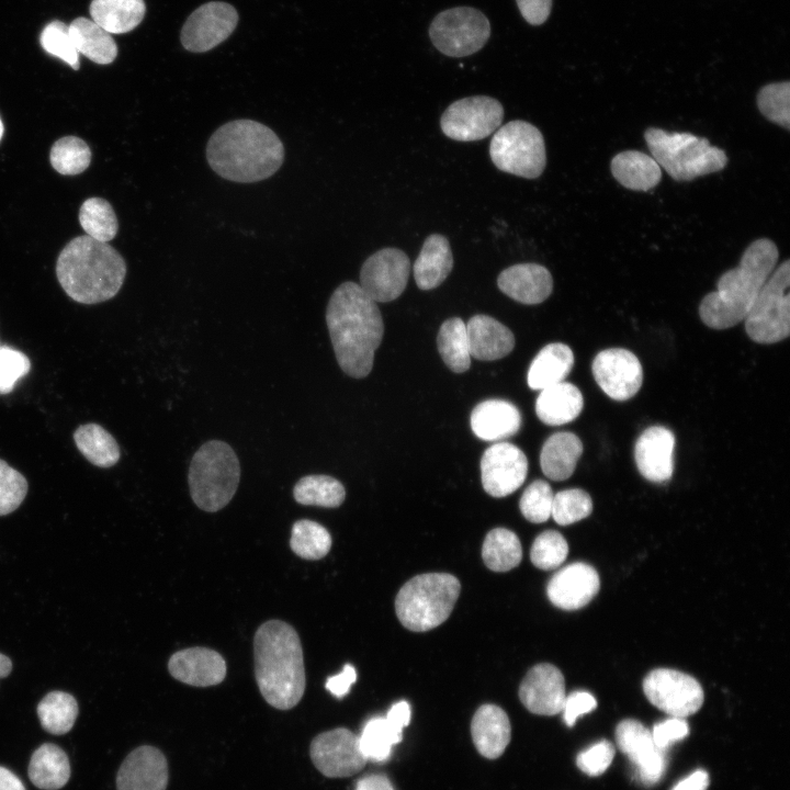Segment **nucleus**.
I'll use <instances>...</instances> for the list:
<instances>
[{
  "mask_svg": "<svg viewBox=\"0 0 790 790\" xmlns=\"http://www.w3.org/2000/svg\"><path fill=\"white\" fill-rule=\"evenodd\" d=\"M240 478L239 461L226 442L211 440L194 453L188 474L191 498L204 511L223 509L234 497Z\"/></svg>",
  "mask_w": 790,
  "mask_h": 790,
  "instance_id": "obj_8",
  "label": "nucleus"
},
{
  "mask_svg": "<svg viewBox=\"0 0 790 790\" xmlns=\"http://www.w3.org/2000/svg\"><path fill=\"white\" fill-rule=\"evenodd\" d=\"M396 729L403 731L410 721V706L407 701H398L394 703L386 716H385Z\"/></svg>",
  "mask_w": 790,
  "mask_h": 790,
  "instance_id": "obj_58",
  "label": "nucleus"
},
{
  "mask_svg": "<svg viewBox=\"0 0 790 790\" xmlns=\"http://www.w3.org/2000/svg\"><path fill=\"white\" fill-rule=\"evenodd\" d=\"M591 511V498L583 489H564L553 496L551 517L561 526L577 522L588 517Z\"/></svg>",
  "mask_w": 790,
  "mask_h": 790,
  "instance_id": "obj_47",
  "label": "nucleus"
},
{
  "mask_svg": "<svg viewBox=\"0 0 790 790\" xmlns=\"http://www.w3.org/2000/svg\"><path fill=\"white\" fill-rule=\"evenodd\" d=\"M403 738V731L396 729L385 716L366 721L358 736L359 746L368 760L385 761L392 747Z\"/></svg>",
  "mask_w": 790,
  "mask_h": 790,
  "instance_id": "obj_41",
  "label": "nucleus"
},
{
  "mask_svg": "<svg viewBox=\"0 0 790 790\" xmlns=\"http://www.w3.org/2000/svg\"><path fill=\"white\" fill-rule=\"evenodd\" d=\"M68 29L77 52L90 60L106 65L116 58L117 46L112 35L92 20L77 18Z\"/></svg>",
  "mask_w": 790,
  "mask_h": 790,
  "instance_id": "obj_36",
  "label": "nucleus"
},
{
  "mask_svg": "<svg viewBox=\"0 0 790 790\" xmlns=\"http://www.w3.org/2000/svg\"><path fill=\"white\" fill-rule=\"evenodd\" d=\"M29 777L40 789H60L70 777V764L66 753L50 743L41 745L31 757Z\"/></svg>",
  "mask_w": 790,
  "mask_h": 790,
  "instance_id": "obj_34",
  "label": "nucleus"
},
{
  "mask_svg": "<svg viewBox=\"0 0 790 790\" xmlns=\"http://www.w3.org/2000/svg\"><path fill=\"white\" fill-rule=\"evenodd\" d=\"M72 437L79 452L91 464L98 467H111L119 462L120 447L114 437L102 426L94 422L81 425Z\"/></svg>",
  "mask_w": 790,
  "mask_h": 790,
  "instance_id": "obj_37",
  "label": "nucleus"
},
{
  "mask_svg": "<svg viewBox=\"0 0 790 790\" xmlns=\"http://www.w3.org/2000/svg\"><path fill=\"white\" fill-rule=\"evenodd\" d=\"M482 557L494 572H507L519 565L522 549L516 533L505 528L489 531L484 540Z\"/></svg>",
  "mask_w": 790,
  "mask_h": 790,
  "instance_id": "obj_39",
  "label": "nucleus"
},
{
  "mask_svg": "<svg viewBox=\"0 0 790 790\" xmlns=\"http://www.w3.org/2000/svg\"><path fill=\"white\" fill-rule=\"evenodd\" d=\"M79 222L88 236L102 242L112 240L119 230L115 212L102 198H90L82 203Z\"/></svg>",
  "mask_w": 790,
  "mask_h": 790,
  "instance_id": "obj_43",
  "label": "nucleus"
},
{
  "mask_svg": "<svg viewBox=\"0 0 790 790\" xmlns=\"http://www.w3.org/2000/svg\"><path fill=\"white\" fill-rule=\"evenodd\" d=\"M167 785V759L158 748L148 745L134 749L116 777L117 790H166Z\"/></svg>",
  "mask_w": 790,
  "mask_h": 790,
  "instance_id": "obj_23",
  "label": "nucleus"
},
{
  "mask_svg": "<svg viewBox=\"0 0 790 790\" xmlns=\"http://www.w3.org/2000/svg\"><path fill=\"white\" fill-rule=\"evenodd\" d=\"M643 691L648 701L676 718L696 713L703 703V690L690 675L675 669L657 668L643 680Z\"/></svg>",
  "mask_w": 790,
  "mask_h": 790,
  "instance_id": "obj_13",
  "label": "nucleus"
},
{
  "mask_svg": "<svg viewBox=\"0 0 790 790\" xmlns=\"http://www.w3.org/2000/svg\"><path fill=\"white\" fill-rule=\"evenodd\" d=\"M489 156L500 171L527 179L540 177L546 165L542 133L522 120L510 121L494 133Z\"/></svg>",
  "mask_w": 790,
  "mask_h": 790,
  "instance_id": "obj_9",
  "label": "nucleus"
},
{
  "mask_svg": "<svg viewBox=\"0 0 790 790\" xmlns=\"http://www.w3.org/2000/svg\"><path fill=\"white\" fill-rule=\"evenodd\" d=\"M553 496L549 483L542 479L532 482L520 498L521 514L527 520L534 523L546 521L551 517Z\"/></svg>",
  "mask_w": 790,
  "mask_h": 790,
  "instance_id": "obj_50",
  "label": "nucleus"
},
{
  "mask_svg": "<svg viewBox=\"0 0 790 790\" xmlns=\"http://www.w3.org/2000/svg\"><path fill=\"white\" fill-rule=\"evenodd\" d=\"M460 589L459 579L451 574L417 575L409 579L396 596L397 618L410 631L431 630L449 618Z\"/></svg>",
  "mask_w": 790,
  "mask_h": 790,
  "instance_id": "obj_7",
  "label": "nucleus"
},
{
  "mask_svg": "<svg viewBox=\"0 0 790 790\" xmlns=\"http://www.w3.org/2000/svg\"><path fill=\"white\" fill-rule=\"evenodd\" d=\"M31 369V362L22 351L8 346H0V395L13 391L15 383L24 377Z\"/></svg>",
  "mask_w": 790,
  "mask_h": 790,
  "instance_id": "obj_52",
  "label": "nucleus"
},
{
  "mask_svg": "<svg viewBox=\"0 0 790 790\" xmlns=\"http://www.w3.org/2000/svg\"><path fill=\"white\" fill-rule=\"evenodd\" d=\"M616 742L633 764L642 785L650 787L661 780L667 766L666 751L655 745L647 727L633 719L623 720L616 727Z\"/></svg>",
  "mask_w": 790,
  "mask_h": 790,
  "instance_id": "obj_17",
  "label": "nucleus"
},
{
  "mask_svg": "<svg viewBox=\"0 0 790 790\" xmlns=\"http://www.w3.org/2000/svg\"><path fill=\"white\" fill-rule=\"evenodd\" d=\"M326 323L341 370L351 377H365L384 334L376 303L358 283L343 282L329 298Z\"/></svg>",
  "mask_w": 790,
  "mask_h": 790,
  "instance_id": "obj_1",
  "label": "nucleus"
},
{
  "mask_svg": "<svg viewBox=\"0 0 790 790\" xmlns=\"http://www.w3.org/2000/svg\"><path fill=\"white\" fill-rule=\"evenodd\" d=\"M583 453L580 439L572 432H556L544 442L540 465L542 472L552 481L567 479L575 471Z\"/></svg>",
  "mask_w": 790,
  "mask_h": 790,
  "instance_id": "obj_32",
  "label": "nucleus"
},
{
  "mask_svg": "<svg viewBox=\"0 0 790 790\" xmlns=\"http://www.w3.org/2000/svg\"><path fill=\"white\" fill-rule=\"evenodd\" d=\"M311 758L326 777H349L360 771L368 759L362 754L358 736L346 727L318 734L311 743Z\"/></svg>",
  "mask_w": 790,
  "mask_h": 790,
  "instance_id": "obj_15",
  "label": "nucleus"
},
{
  "mask_svg": "<svg viewBox=\"0 0 790 790\" xmlns=\"http://www.w3.org/2000/svg\"><path fill=\"white\" fill-rule=\"evenodd\" d=\"M651 733L655 745L666 751L672 743L681 741L689 734V725L685 719L672 716L655 724Z\"/></svg>",
  "mask_w": 790,
  "mask_h": 790,
  "instance_id": "obj_54",
  "label": "nucleus"
},
{
  "mask_svg": "<svg viewBox=\"0 0 790 790\" xmlns=\"http://www.w3.org/2000/svg\"><path fill=\"white\" fill-rule=\"evenodd\" d=\"M759 112L768 121L790 129V82H772L760 88L756 97Z\"/></svg>",
  "mask_w": 790,
  "mask_h": 790,
  "instance_id": "obj_46",
  "label": "nucleus"
},
{
  "mask_svg": "<svg viewBox=\"0 0 790 790\" xmlns=\"http://www.w3.org/2000/svg\"><path fill=\"white\" fill-rule=\"evenodd\" d=\"M527 473V456L512 443H495L482 455V485L493 497L500 498L516 492L524 483Z\"/></svg>",
  "mask_w": 790,
  "mask_h": 790,
  "instance_id": "obj_18",
  "label": "nucleus"
},
{
  "mask_svg": "<svg viewBox=\"0 0 790 790\" xmlns=\"http://www.w3.org/2000/svg\"><path fill=\"white\" fill-rule=\"evenodd\" d=\"M644 139L655 161L676 181H691L718 172L727 163L725 151L706 137L648 127Z\"/></svg>",
  "mask_w": 790,
  "mask_h": 790,
  "instance_id": "obj_6",
  "label": "nucleus"
},
{
  "mask_svg": "<svg viewBox=\"0 0 790 790\" xmlns=\"http://www.w3.org/2000/svg\"><path fill=\"white\" fill-rule=\"evenodd\" d=\"M591 371L606 395L619 402L633 397L643 381V370L637 357L622 348L600 351L592 361Z\"/></svg>",
  "mask_w": 790,
  "mask_h": 790,
  "instance_id": "obj_19",
  "label": "nucleus"
},
{
  "mask_svg": "<svg viewBox=\"0 0 790 790\" xmlns=\"http://www.w3.org/2000/svg\"><path fill=\"white\" fill-rule=\"evenodd\" d=\"M583 406L580 391L574 384L563 381L541 390L535 400V413L543 424L561 426L576 419Z\"/></svg>",
  "mask_w": 790,
  "mask_h": 790,
  "instance_id": "obj_30",
  "label": "nucleus"
},
{
  "mask_svg": "<svg viewBox=\"0 0 790 790\" xmlns=\"http://www.w3.org/2000/svg\"><path fill=\"white\" fill-rule=\"evenodd\" d=\"M26 478L0 459V516L13 512L27 494Z\"/></svg>",
  "mask_w": 790,
  "mask_h": 790,
  "instance_id": "obj_51",
  "label": "nucleus"
},
{
  "mask_svg": "<svg viewBox=\"0 0 790 790\" xmlns=\"http://www.w3.org/2000/svg\"><path fill=\"white\" fill-rule=\"evenodd\" d=\"M290 546L302 558L320 560L331 548V537L318 522L302 519L292 527Z\"/></svg>",
  "mask_w": 790,
  "mask_h": 790,
  "instance_id": "obj_44",
  "label": "nucleus"
},
{
  "mask_svg": "<svg viewBox=\"0 0 790 790\" xmlns=\"http://www.w3.org/2000/svg\"><path fill=\"white\" fill-rule=\"evenodd\" d=\"M574 364L572 349L562 342L543 347L532 360L527 381L531 390H543L561 383L569 374Z\"/></svg>",
  "mask_w": 790,
  "mask_h": 790,
  "instance_id": "obj_33",
  "label": "nucleus"
},
{
  "mask_svg": "<svg viewBox=\"0 0 790 790\" xmlns=\"http://www.w3.org/2000/svg\"><path fill=\"white\" fill-rule=\"evenodd\" d=\"M56 275L71 300L97 304L119 293L126 275V263L108 242L88 235L78 236L60 251Z\"/></svg>",
  "mask_w": 790,
  "mask_h": 790,
  "instance_id": "obj_5",
  "label": "nucleus"
},
{
  "mask_svg": "<svg viewBox=\"0 0 790 790\" xmlns=\"http://www.w3.org/2000/svg\"><path fill=\"white\" fill-rule=\"evenodd\" d=\"M437 346L445 365L455 373L469 370L471 354L465 323L459 317L443 321L440 327Z\"/></svg>",
  "mask_w": 790,
  "mask_h": 790,
  "instance_id": "obj_38",
  "label": "nucleus"
},
{
  "mask_svg": "<svg viewBox=\"0 0 790 790\" xmlns=\"http://www.w3.org/2000/svg\"><path fill=\"white\" fill-rule=\"evenodd\" d=\"M452 268L453 256L449 240L440 234L429 235L413 267L417 286L424 291L438 287Z\"/></svg>",
  "mask_w": 790,
  "mask_h": 790,
  "instance_id": "obj_29",
  "label": "nucleus"
},
{
  "mask_svg": "<svg viewBox=\"0 0 790 790\" xmlns=\"http://www.w3.org/2000/svg\"><path fill=\"white\" fill-rule=\"evenodd\" d=\"M238 14L226 2L212 1L193 11L181 30L182 46L193 53L207 52L235 30Z\"/></svg>",
  "mask_w": 790,
  "mask_h": 790,
  "instance_id": "obj_16",
  "label": "nucleus"
},
{
  "mask_svg": "<svg viewBox=\"0 0 790 790\" xmlns=\"http://www.w3.org/2000/svg\"><path fill=\"white\" fill-rule=\"evenodd\" d=\"M470 354L477 360L493 361L509 354L515 337L509 328L487 315H475L466 324Z\"/></svg>",
  "mask_w": 790,
  "mask_h": 790,
  "instance_id": "obj_26",
  "label": "nucleus"
},
{
  "mask_svg": "<svg viewBox=\"0 0 790 790\" xmlns=\"http://www.w3.org/2000/svg\"><path fill=\"white\" fill-rule=\"evenodd\" d=\"M613 178L633 191H648L662 179V169L652 156L639 150H623L610 162Z\"/></svg>",
  "mask_w": 790,
  "mask_h": 790,
  "instance_id": "obj_31",
  "label": "nucleus"
},
{
  "mask_svg": "<svg viewBox=\"0 0 790 790\" xmlns=\"http://www.w3.org/2000/svg\"><path fill=\"white\" fill-rule=\"evenodd\" d=\"M41 45L74 69L79 68V55L69 34L68 25L60 21L48 23L41 34Z\"/></svg>",
  "mask_w": 790,
  "mask_h": 790,
  "instance_id": "obj_49",
  "label": "nucleus"
},
{
  "mask_svg": "<svg viewBox=\"0 0 790 790\" xmlns=\"http://www.w3.org/2000/svg\"><path fill=\"white\" fill-rule=\"evenodd\" d=\"M790 262L772 271L745 316V330L758 343H775L790 334Z\"/></svg>",
  "mask_w": 790,
  "mask_h": 790,
  "instance_id": "obj_10",
  "label": "nucleus"
},
{
  "mask_svg": "<svg viewBox=\"0 0 790 790\" xmlns=\"http://www.w3.org/2000/svg\"><path fill=\"white\" fill-rule=\"evenodd\" d=\"M435 47L450 57H464L478 52L490 36L486 15L472 7L447 9L435 16L429 26Z\"/></svg>",
  "mask_w": 790,
  "mask_h": 790,
  "instance_id": "obj_11",
  "label": "nucleus"
},
{
  "mask_svg": "<svg viewBox=\"0 0 790 790\" xmlns=\"http://www.w3.org/2000/svg\"><path fill=\"white\" fill-rule=\"evenodd\" d=\"M568 553L565 538L557 531L548 530L539 534L530 551L534 566L543 571L555 569L562 565Z\"/></svg>",
  "mask_w": 790,
  "mask_h": 790,
  "instance_id": "obj_48",
  "label": "nucleus"
},
{
  "mask_svg": "<svg viewBox=\"0 0 790 790\" xmlns=\"http://www.w3.org/2000/svg\"><path fill=\"white\" fill-rule=\"evenodd\" d=\"M12 670L11 659L0 653V678L7 677Z\"/></svg>",
  "mask_w": 790,
  "mask_h": 790,
  "instance_id": "obj_62",
  "label": "nucleus"
},
{
  "mask_svg": "<svg viewBox=\"0 0 790 790\" xmlns=\"http://www.w3.org/2000/svg\"><path fill=\"white\" fill-rule=\"evenodd\" d=\"M504 108L488 95L467 97L451 103L440 119L445 136L459 142H474L488 137L501 125Z\"/></svg>",
  "mask_w": 790,
  "mask_h": 790,
  "instance_id": "obj_12",
  "label": "nucleus"
},
{
  "mask_svg": "<svg viewBox=\"0 0 790 790\" xmlns=\"http://www.w3.org/2000/svg\"><path fill=\"white\" fill-rule=\"evenodd\" d=\"M521 426L519 409L504 399H487L471 414L474 435L485 441H498L516 435Z\"/></svg>",
  "mask_w": 790,
  "mask_h": 790,
  "instance_id": "obj_27",
  "label": "nucleus"
},
{
  "mask_svg": "<svg viewBox=\"0 0 790 790\" xmlns=\"http://www.w3.org/2000/svg\"><path fill=\"white\" fill-rule=\"evenodd\" d=\"M2 135H3V124L0 119V140H1Z\"/></svg>",
  "mask_w": 790,
  "mask_h": 790,
  "instance_id": "obj_63",
  "label": "nucleus"
},
{
  "mask_svg": "<svg viewBox=\"0 0 790 790\" xmlns=\"http://www.w3.org/2000/svg\"><path fill=\"white\" fill-rule=\"evenodd\" d=\"M0 790H25V787L11 770L0 766Z\"/></svg>",
  "mask_w": 790,
  "mask_h": 790,
  "instance_id": "obj_61",
  "label": "nucleus"
},
{
  "mask_svg": "<svg viewBox=\"0 0 790 790\" xmlns=\"http://www.w3.org/2000/svg\"><path fill=\"white\" fill-rule=\"evenodd\" d=\"M675 436L663 426L646 428L637 438L634 460L639 472L647 481L663 483L674 472Z\"/></svg>",
  "mask_w": 790,
  "mask_h": 790,
  "instance_id": "obj_22",
  "label": "nucleus"
},
{
  "mask_svg": "<svg viewBox=\"0 0 790 790\" xmlns=\"http://www.w3.org/2000/svg\"><path fill=\"white\" fill-rule=\"evenodd\" d=\"M709 775L706 770L698 769L685 779L680 780L672 790H707Z\"/></svg>",
  "mask_w": 790,
  "mask_h": 790,
  "instance_id": "obj_59",
  "label": "nucleus"
},
{
  "mask_svg": "<svg viewBox=\"0 0 790 790\" xmlns=\"http://www.w3.org/2000/svg\"><path fill=\"white\" fill-rule=\"evenodd\" d=\"M284 146L267 125L248 119L219 126L206 145V159L219 177L252 183L273 176L284 160Z\"/></svg>",
  "mask_w": 790,
  "mask_h": 790,
  "instance_id": "obj_2",
  "label": "nucleus"
},
{
  "mask_svg": "<svg viewBox=\"0 0 790 790\" xmlns=\"http://www.w3.org/2000/svg\"><path fill=\"white\" fill-rule=\"evenodd\" d=\"M354 790H394L384 775H369L357 781Z\"/></svg>",
  "mask_w": 790,
  "mask_h": 790,
  "instance_id": "obj_60",
  "label": "nucleus"
},
{
  "mask_svg": "<svg viewBox=\"0 0 790 790\" xmlns=\"http://www.w3.org/2000/svg\"><path fill=\"white\" fill-rule=\"evenodd\" d=\"M499 290L510 298L527 305L544 302L552 293L550 271L538 263H518L503 270L497 278Z\"/></svg>",
  "mask_w": 790,
  "mask_h": 790,
  "instance_id": "obj_25",
  "label": "nucleus"
},
{
  "mask_svg": "<svg viewBox=\"0 0 790 790\" xmlns=\"http://www.w3.org/2000/svg\"><path fill=\"white\" fill-rule=\"evenodd\" d=\"M255 675L261 696L275 709L289 710L305 686L303 650L297 632L281 620L262 623L253 639Z\"/></svg>",
  "mask_w": 790,
  "mask_h": 790,
  "instance_id": "obj_3",
  "label": "nucleus"
},
{
  "mask_svg": "<svg viewBox=\"0 0 790 790\" xmlns=\"http://www.w3.org/2000/svg\"><path fill=\"white\" fill-rule=\"evenodd\" d=\"M168 669L174 679L194 687L218 685L227 672L223 656L206 647H189L176 652L168 662Z\"/></svg>",
  "mask_w": 790,
  "mask_h": 790,
  "instance_id": "obj_24",
  "label": "nucleus"
},
{
  "mask_svg": "<svg viewBox=\"0 0 790 790\" xmlns=\"http://www.w3.org/2000/svg\"><path fill=\"white\" fill-rule=\"evenodd\" d=\"M614 757L613 745L602 740L577 755V767L590 777L603 774Z\"/></svg>",
  "mask_w": 790,
  "mask_h": 790,
  "instance_id": "obj_53",
  "label": "nucleus"
},
{
  "mask_svg": "<svg viewBox=\"0 0 790 790\" xmlns=\"http://www.w3.org/2000/svg\"><path fill=\"white\" fill-rule=\"evenodd\" d=\"M357 680V672L351 664H346L341 673L329 677L325 687L336 698H343L350 690L351 685Z\"/></svg>",
  "mask_w": 790,
  "mask_h": 790,
  "instance_id": "obj_57",
  "label": "nucleus"
},
{
  "mask_svg": "<svg viewBox=\"0 0 790 790\" xmlns=\"http://www.w3.org/2000/svg\"><path fill=\"white\" fill-rule=\"evenodd\" d=\"M144 0H92V21L110 34H122L134 30L145 15Z\"/></svg>",
  "mask_w": 790,
  "mask_h": 790,
  "instance_id": "obj_35",
  "label": "nucleus"
},
{
  "mask_svg": "<svg viewBox=\"0 0 790 790\" xmlns=\"http://www.w3.org/2000/svg\"><path fill=\"white\" fill-rule=\"evenodd\" d=\"M49 159L53 168L60 174L75 176L89 167L91 150L83 139L65 136L54 143Z\"/></svg>",
  "mask_w": 790,
  "mask_h": 790,
  "instance_id": "obj_45",
  "label": "nucleus"
},
{
  "mask_svg": "<svg viewBox=\"0 0 790 790\" xmlns=\"http://www.w3.org/2000/svg\"><path fill=\"white\" fill-rule=\"evenodd\" d=\"M519 698L534 714L554 715L562 712L566 698L563 674L552 664L533 666L520 684Z\"/></svg>",
  "mask_w": 790,
  "mask_h": 790,
  "instance_id": "obj_20",
  "label": "nucleus"
},
{
  "mask_svg": "<svg viewBox=\"0 0 790 790\" xmlns=\"http://www.w3.org/2000/svg\"><path fill=\"white\" fill-rule=\"evenodd\" d=\"M410 260L400 249L387 247L371 255L360 270V286L375 303L396 300L405 290Z\"/></svg>",
  "mask_w": 790,
  "mask_h": 790,
  "instance_id": "obj_14",
  "label": "nucleus"
},
{
  "mask_svg": "<svg viewBox=\"0 0 790 790\" xmlns=\"http://www.w3.org/2000/svg\"><path fill=\"white\" fill-rule=\"evenodd\" d=\"M522 18L531 25L543 24L552 9V0H516Z\"/></svg>",
  "mask_w": 790,
  "mask_h": 790,
  "instance_id": "obj_56",
  "label": "nucleus"
},
{
  "mask_svg": "<svg viewBox=\"0 0 790 790\" xmlns=\"http://www.w3.org/2000/svg\"><path fill=\"white\" fill-rule=\"evenodd\" d=\"M597 707L595 697L587 691H574L566 696L563 706V720L567 726H573L578 716L591 712Z\"/></svg>",
  "mask_w": 790,
  "mask_h": 790,
  "instance_id": "obj_55",
  "label": "nucleus"
},
{
  "mask_svg": "<svg viewBox=\"0 0 790 790\" xmlns=\"http://www.w3.org/2000/svg\"><path fill=\"white\" fill-rule=\"evenodd\" d=\"M37 715L45 731L56 735L65 734L74 726L78 704L70 693L52 691L40 701Z\"/></svg>",
  "mask_w": 790,
  "mask_h": 790,
  "instance_id": "obj_42",
  "label": "nucleus"
},
{
  "mask_svg": "<svg viewBox=\"0 0 790 790\" xmlns=\"http://www.w3.org/2000/svg\"><path fill=\"white\" fill-rule=\"evenodd\" d=\"M779 258L776 244L768 238L752 241L737 267L725 271L716 290L707 294L699 306L701 320L710 328L726 329L742 321Z\"/></svg>",
  "mask_w": 790,
  "mask_h": 790,
  "instance_id": "obj_4",
  "label": "nucleus"
},
{
  "mask_svg": "<svg viewBox=\"0 0 790 790\" xmlns=\"http://www.w3.org/2000/svg\"><path fill=\"white\" fill-rule=\"evenodd\" d=\"M296 503L325 508L339 507L346 497L343 485L328 475H307L298 479L293 488Z\"/></svg>",
  "mask_w": 790,
  "mask_h": 790,
  "instance_id": "obj_40",
  "label": "nucleus"
},
{
  "mask_svg": "<svg viewBox=\"0 0 790 790\" xmlns=\"http://www.w3.org/2000/svg\"><path fill=\"white\" fill-rule=\"evenodd\" d=\"M510 722L506 712L495 704H483L471 723L473 743L481 755L495 759L503 755L510 741Z\"/></svg>",
  "mask_w": 790,
  "mask_h": 790,
  "instance_id": "obj_28",
  "label": "nucleus"
},
{
  "mask_svg": "<svg viewBox=\"0 0 790 790\" xmlns=\"http://www.w3.org/2000/svg\"><path fill=\"white\" fill-rule=\"evenodd\" d=\"M599 586L597 571L589 564L575 562L552 576L546 594L557 608L576 610L586 606L596 596Z\"/></svg>",
  "mask_w": 790,
  "mask_h": 790,
  "instance_id": "obj_21",
  "label": "nucleus"
}]
</instances>
